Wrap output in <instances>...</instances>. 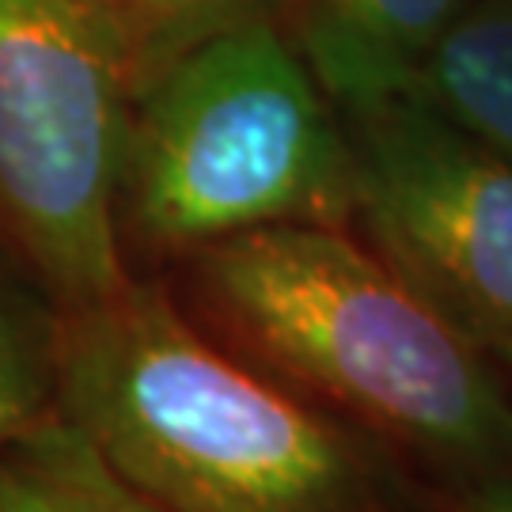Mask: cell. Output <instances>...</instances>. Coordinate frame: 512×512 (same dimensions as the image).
<instances>
[{
  "label": "cell",
  "instance_id": "5",
  "mask_svg": "<svg viewBox=\"0 0 512 512\" xmlns=\"http://www.w3.org/2000/svg\"><path fill=\"white\" fill-rule=\"evenodd\" d=\"M342 126L368 243L482 349L512 338V160L418 92Z\"/></svg>",
  "mask_w": 512,
  "mask_h": 512
},
{
  "label": "cell",
  "instance_id": "10",
  "mask_svg": "<svg viewBox=\"0 0 512 512\" xmlns=\"http://www.w3.org/2000/svg\"><path fill=\"white\" fill-rule=\"evenodd\" d=\"M54 327L0 293V444L54 414Z\"/></svg>",
  "mask_w": 512,
  "mask_h": 512
},
{
  "label": "cell",
  "instance_id": "8",
  "mask_svg": "<svg viewBox=\"0 0 512 512\" xmlns=\"http://www.w3.org/2000/svg\"><path fill=\"white\" fill-rule=\"evenodd\" d=\"M414 92L512 160V0H471Z\"/></svg>",
  "mask_w": 512,
  "mask_h": 512
},
{
  "label": "cell",
  "instance_id": "9",
  "mask_svg": "<svg viewBox=\"0 0 512 512\" xmlns=\"http://www.w3.org/2000/svg\"><path fill=\"white\" fill-rule=\"evenodd\" d=\"M122 38L133 99L202 42L258 19H277L281 0H99Z\"/></svg>",
  "mask_w": 512,
  "mask_h": 512
},
{
  "label": "cell",
  "instance_id": "12",
  "mask_svg": "<svg viewBox=\"0 0 512 512\" xmlns=\"http://www.w3.org/2000/svg\"><path fill=\"white\" fill-rule=\"evenodd\" d=\"M490 353H494V365H505V372H509V380H512V338L497 342Z\"/></svg>",
  "mask_w": 512,
  "mask_h": 512
},
{
  "label": "cell",
  "instance_id": "11",
  "mask_svg": "<svg viewBox=\"0 0 512 512\" xmlns=\"http://www.w3.org/2000/svg\"><path fill=\"white\" fill-rule=\"evenodd\" d=\"M452 512H512V482H478L456 497Z\"/></svg>",
  "mask_w": 512,
  "mask_h": 512
},
{
  "label": "cell",
  "instance_id": "3",
  "mask_svg": "<svg viewBox=\"0 0 512 512\" xmlns=\"http://www.w3.org/2000/svg\"><path fill=\"white\" fill-rule=\"evenodd\" d=\"M353 220V152L277 19L202 42L133 99L122 224L190 255L270 224Z\"/></svg>",
  "mask_w": 512,
  "mask_h": 512
},
{
  "label": "cell",
  "instance_id": "4",
  "mask_svg": "<svg viewBox=\"0 0 512 512\" xmlns=\"http://www.w3.org/2000/svg\"><path fill=\"white\" fill-rule=\"evenodd\" d=\"M133 76L99 0H0V228L73 311L126 289Z\"/></svg>",
  "mask_w": 512,
  "mask_h": 512
},
{
  "label": "cell",
  "instance_id": "6",
  "mask_svg": "<svg viewBox=\"0 0 512 512\" xmlns=\"http://www.w3.org/2000/svg\"><path fill=\"white\" fill-rule=\"evenodd\" d=\"M471 0H281L277 23L334 110L418 88L425 61Z\"/></svg>",
  "mask_w": 512,
  "mask_h": 512
},
{
  "label": "cell",
  "instance_id": "7",
  "mask_svg": "<svg viewBox=\"0 0 512 512\" xmlns=\"http://www.w3.org/2000/svg\"><path fill=\"white\" fill-rule=\"evenodd\" d=\"M0 512H167L61 414L0 444Z\"/></svg>",
  "mask_w": 512,
  "mask_h": 512
},
{
  "label": "cell",
  "instance_id": "2",
  "mask_svg": "<svg viewBox=\"0 0 512 512\" xmlns=\"http://www.w3.org/2000/svg\"><path fill=\"white\" fill-rule=\"evenodd\" d=\"M209 327L368 440L512 482V399L494 353L338 224H270L190 251Z\"/></svg>",
  "mask_w": 512,
  "mask_h": 512
},
{
  "label": "cell",
  "instance_id": "1",
  "mask_svg": "<svg viewBox=\"0 0 512 512\" xmlns=\"http://www.w3.org/2000/svg\"><path fill=\"white\" fill-rule=\"evenodd\" d=\"M54 410L167 512H387L376 440L137 277L57 311Z\"/></svg>",
  "mask_w": 512,
  "mask_h": 512
}]
</instances>
